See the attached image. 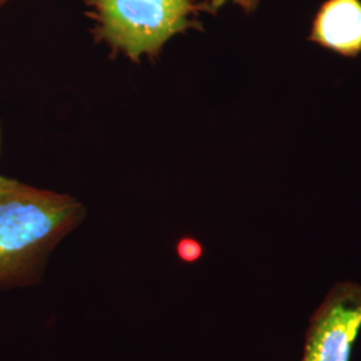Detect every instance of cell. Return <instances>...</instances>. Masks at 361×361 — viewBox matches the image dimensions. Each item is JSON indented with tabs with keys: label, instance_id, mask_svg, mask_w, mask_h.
Listing matches in <instances>:
<instances>
[{
	"label": "cell",
	"instance_id": "cell-1",
	"mask_svg": "<svg viewBox=\"0 0 361 361\" xmlns=\"http://www.w3.org/2000/svg\"><path fill=\"white\" fill-rule=\"evenodd\" d=\"M83 214L82 205L70 195L0 176V288L28 284Z\"/></svg>",
	"mask_w": 361,
	"mask_h": 361
},
{
	"label": "cell",
	"instance_id": "cell-2",
	"mask_svg": "<svg viewBox=\"0 0 361 361\" xmlns=\"http://www.w3.org/2000/svg\"><path fill=\"white\" fill-rule=\"evenodd\" d=\"M225 0H87L95 34L130 59L154 56L169 39L197 26V16Z\"/></svg>",
	"mask_w": 361,
	"mask_h": 361
},
{
	"label": "cell",
	"instance_id": "cell-3",
	"mask_svg": "<svg viewBox=\"0 0 361 361\" xmlns=\"http://www.w3.org/2000/svg\"><path fill=\"white\" fill-rule=\"evenodd\" d=\"M361 329V285L336 284L312 314L301 361H349Z\"/></svg>",
	"mask_w": 361,
	"mask_h": 361
},
{
	"label": "cell",
	"instance_id": "cell-4",
	"mask_svg": "<svg viewBox=\"0 0 361 361\" xmlns=\"http://www.w3.org/2000/svg\"><path fill=\"white\" fill-rule=\"evenodd\" d=\"M310 40L344 56L359 55L361 0H326L316 13Z\"/></svg>",
	"mask_w": 361,
	"mask_h": 361
},
{
	"label": "cell",
	"instance_id": "cell-5",
	"mask_svg": "<svg viewBox=\"0 0 361 361\" xmlns=\"http://www.w3.org/2000/svg\"><path fill=\"white\" fill-rule=\"evenodd\" d=\"M177 252L182 261L195 262L202 256V246L192 238H183L177 246Z\"/></svg>",
	"mask_w": 361,
	"mask_h": 361
},
{
	"label": "cell",
	"instance_id": "cell-6",
	"mask_svg": "<svg viewBox=\"0 0 361 361\" xmlns=\"http://www.w3.org/2000/svg\"><path fill=\"white\" fill-rule=\"evenodd\" d=\"M7 1H8V0H0V7H1V6H3V4H6V3H7Z\"/></svg>",
	"mask_w": 361,
	"mask_h": 361
},
{
	"label": "cell",
	"instance_id": "cell-7",
	"mask_svg": "<svg viewBox=\"0 0 361 361\" xmlns=\"http://www.w3.org/2000/svg\"><path fill=\"white\" fill-rule=\"evenodd\" d=\"M0 142H1V137H0Z\"/></svg>",
	"mask_w": 361,
	"mask_h": 361
}]
</instances>
